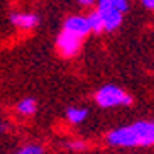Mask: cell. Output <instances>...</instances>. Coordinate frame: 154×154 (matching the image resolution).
<instances>
[{"instance_id":"cell-7","label":"cell","mask_w":154,"mask_h":154,"mask_svg":"<svg viewBox=\"0 0 154 154\" xmlns=\"http://www.w3.org/2000/svg\"><path fill=\"white\" fill-rule=\"evenodd\" d=\"M88 24H90V31L95 32V34H100V32L105 31V24H103V19L100 15L98 10H93L90 15H88Z\"/></svg>"},{"instance_id":"cell-1","label":"cell","mask_w":154,"mask_h":154,"mask_svg":"<svg viewBox=\"0 0 154 154\" xmlns=\"http://www.w3.org/2000/svg\"><path fill=\"white\" fill-rule=\"evenodd\" d=\"M107 140L119 147H151L154 144V124L139 120L132 125L119 127L107 136Z\"/></svg>"},{"instance_id":"cell-6","label":"cell","mask_w":154,"mask_h":154,"mask_svg":"<svg viewBox=\"0 0 154 154\" xmlns=\"http://www.w3.org/2000/svg\"><path fill=\"white\" fill-rule=\"evenodd\" d=\"M86 115H88V110L83 107H69L66 110V119L71 124H82L86 119Z\"/></svg>"},{"instance_id":"cell-12","label":"cell","mask_w":154,"mask_h":154,"mask_svg":"<svg viewBox=\"0 0 154 154\" xmlns=\"http://www.w3.org/2000/svg\"><path fill=\"white\" fill-rule=\"evenodd\" d=\"M142 4H144V7H147L149 10L154 9V0H142Z\"/></svg>"},{"instance_id":"cell-2","label":"cell","mask_w":154,"mask_h":154,"mask_svg":"<svg viewBox=\"0 0 154 154\" xmlns=\"http://www.w3.org/2000/svg\"><path fill=\"white\" fill-rule=\"evenodd\" d=\"M95 102L102 109L110 107H129L132 105V97L115 85H105L95 93Z\"/></svg>"},{"instance_id":"cell-14","label":"cell","mask_w":154,"mask_h":154,"mask_svg":"<svg viewBox=\"0 0 154 154\" xmlns=\"http://www.w3.org/2000/svg\"><path fill=\"white\" fill-rule=\"evenodd\" d=\"M9 127H7V124H4V122H0V134H4L5 131H7Z\"/></svg>"},{"instance_id":"cell-10","label":"cell","mask_w":154,"mask_h":154,"mask_svg":"<svg viewBox=\"0 0 154 154\" xmlns=\"http://www.w3.org/2000/svg\"><path fill=\"white\" fill-rule=\"evenodd\" d=\"M42 152H44V149H42L41 146L29 144V146H24V147L17 149V152H14V154H42Z\"/></svg>"},{"instance_id":"cell-3","label":"cell","mask_w":154,"mask_h":154,"mask_svg":"<svg viewBox=\"0 0 154 154\" xmlns=\"http://www.w3.org/2000/svg\"><path fill=\"white\" fill-rule=\"evenodd\" d=\"M82 39L83 37L63 29L58 34V37H56V48L61 53V56L69 58V56H75L80 51V48H82Z\"/></svg>"},{"instance_id":"cell-11","label":"cell","mask_w":154,"mask_h":154,"mask_svg":"<svg viewBox=\"0 0 154 154\" xmlns=\"http://www.w3.org/2000/svg\"><path fill=\"white\" fill-rule=\"evenodd\" d=\"M66 146H68L71 151H83V149H86V147H88V144H86V142H83V140H71V142H68Z\"/></svg>"},{"instance_id":"cell-13","label":"cell","mask_w":154,"mask_h":154,"mask_svg":"<svg viewBox=\"0 0 154 154\" xmlns=\"http://www.w3.org/2000/svg\"><path fill=\"white\" fill-rule=\"evenodd\" d=\"M78 4L85 5V7H90V5H93V4H95V0H78Z\"/></svg>"},{"instance_id":"cell-9","label":"cell","mask_w":154,"mask_h":154,"mask_svg":"<svg viewBox=\"0 0 154 154\" xmlns=\"http://www.w3.org/2000/svg\"><path fill=\"white\" fill-rule=\"evenodd\" d=\"M95 2L97 4H109L113 9H117L119 12H122V14L129 9V2L127 0H95Z\"/></svg>"},{"instance_id":"cell-8","label":"cell","mask_w":154,"mask_h":154,"mask_svg":"<svg viewBox=\"0 0 154 154\" xmlns=\"http://www.w3.org/2000/svg\"><path fill=\"white\" fill-rule=\"evenodd\" d=\"M36 110H37V102L34 98H31V97L20 100L17 103V112L22 113V115H32Z\"/></svg>"},{"instance_id":"cell-4","label":"cell","mask_w":154,"mask_h":154,"mask_svg":"<svg viewBox=\"0 0 154 154\" xmlns=\"http://www.w3.org/2000/svg\"><path fill=\"white\" fill-rule=\"evenodd\" d=\"M64 31H69L73 34H76L80 37H85L90 34V24H88V19L82 17V15H71L64 20V26H63Z\"/></svg>"},{"instance_id":"cell-5","label":"cell","mask_w":154,"mask_h":154,"mask_svg":"<svg viewBox=\"0 0 154 154\" xmlns=\"http://www.w3.org/2000/svg\"><path fill=\"white\" fill-rule=\"evenodd\" d=\"M39 15L32 12H15L10 14V22L19 29H34L39 24Z\"/></svg>"}]
</instances>
